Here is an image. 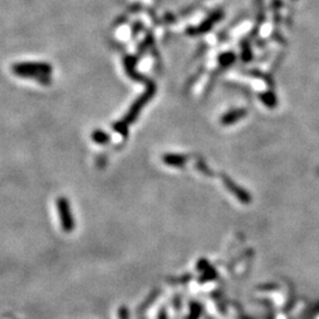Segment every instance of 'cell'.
Instances as JSON below:
<instances>
[{
	"label": "cell",
	"instance_id": "1",
	"mask_svg": "<svg viewBox=\"0 0 319 319\" xmlns=\"http://www.w3.org/2000/svg\"><path fill=\"white\" fill-rule=\"evenodd\" d=\"M12 71L17 76L24 78H33L41 84L51 83L52 68L47 63L39 61H25V63L15 64Z\"/></svg>",
	"mask_w": 319,
	"mask_h": 319
},
{
	"label": "cell",
	"instance_id": "2",
	"mask_svg": "<svg viewBox=\"0 0 319 319\" xmlns=\"http://www.w3.org/2000/svg\"><path fill=\"white\" fill-rule=\"evenodd\" d=\"M155 91H156V86L155 84L153 83H148L147 85V90H145L143 94L141 95V96L137 99L135 102L131 104V106L129 108V110H128L127 115L124 116V119L122 120L123 122L125 123V124H131V123H134L137 120V117H139L140 113H141V110L143 109V106L147 104L148 102H149L150 100L153 99V96L155 95Z\"/></svg>",
	"mask_w": 319,
	"mask_h": 319
},
{
	"label": "cell",
	"instance_id": "3",
	"mask_svg": "<svg viewBox=\"0 0 319 319\" xmlns=\"http://www.w3.org/2000/svg\"><path fill=\"white\" fill-rule=\"evenodd\" d=\"M56 206H57L58 215H60L61 228L66 233H71L75 229V219L69 200L64 197L58 198L56 201Z\"/></svg>",
	"mask_w": 319,
	"mask_h": 319
},
{
	"label": "cell",
	"instance_id": "4",
	"mask_svg": "<svg viewBox=\"0 0 319 319\" xmlns=\"http://www.w3.org/2000/svg\"><path fill=\"white\" fill-rule=\"evenodd\" d=\"M221 179H222V182L225 184V187L227 188L232 194L236 197L240 202L242 203H250L251 202V195L248 194L246 190H243L241 187H239L238 184H236L232 181V179H229L228 176L226 175H221Z\"/></svg>",
	"mask_w": 319,
	"mask_h": 319
},
{
	"label": "cell",
	"instance_id": "5",
	"mask_svg": "<svg viewBox=\"0 0 319 319\" xmlns=\"http://www.w3.org/2000/svg\"><path fill=\"white\" fill-rule=\"evenodd\" d=\"M221 17H222V12H219V11H218V12H214L211 17H209V18H207L206 20L198 27V29L189 31V33H193V35H199V33L207 32V31H209L212 29L213 25L217 23Z\"/></svg>",
	"mask_w": 319,
	"mask_h": 319
},
{
	"label": "cell",
	"instance_id": "6",
	"mask_svg": "<svg viewBox=\"0 0 319 319\" xmlns=\"http://www.w3.org/2000/svg\"><path fill=\"white\" fill-rule=\"evenodd\" d=\"M162 161L170 167H182L187 163L188 159L187 156L179 155V154H164L162 156Z\"/></svg>",
	"mask_w": 319,
	"mask_h": 319
},
{
	"label": "cell",
	"instance_id": "7",
	"mask_svg": "<svg viewBox=\"0 0 319 319\" xmlns=\"http://www.w3.org/2000/svg\"><path fill=\"white\" fill-rule=\"evenodd\" d=\"M246 116V110L245 109H237V110H232L229 113L225 114L222 117H221V123L225 125L233 124L240 120L243 119Z\"/></svg>",
	"mask_w": 319,
	"mask_h": 319
},
{
	"label": "cell",
	"instance_id": "8",
	"mask_svg": "<svg viewBox=\"0 0 319 319\" xmlns=\"http://www.w3.org/2000/svg\"><path fill=\"white\" fill-rule=\"evenodd\" d=\"M91 139H92V141L97 144H108L109 142H110L111 137H110V135H108L105 131L97 129V130L92 131Z\"/></svg>",
	"mask_w": 319,
	"mask_h": 319
},
{
	"label": "cell",
	"instance_id": "9",
	"mask_svg": "<svg viewBox=\"0 0 319 319\" xmlns=\"http://www.w3.org/2000/svg\"><path fill=\"white\" fill-rule=\"evenodd\" d=\"M260 99H261L262 102L265 103V105H267L268 108H273V106H276L277 104V99L272 92H265V94H261L260 95Z\"/></svg>",
	"mask_w": 319,
	"mask_h": 319
},
{
	"label": "cell",
	"instance_id": "10",
	"mask_svg": "<svg viewBox=\"0 0 319 319\" xmlns=\"http://www.w3.org/2000/svg\"><path fill=\"white\" fill-rule=\"evenodd\" d=\"M113 129L117 133H120L123 137L128 136V124H125L123 121L120 122H115L113 124Z\"/></svg>",
	"mask_w": 319,
	"mask_h": 319
},
{
	"label": "cell",
	"instance_id": "11",
	"mask_svg": "<svg viewBox=\"0 0 319 319\" xmlns=\"http://www.w3.org/2000/svg\"><path fill=\"white\" fill-rule=\"evenodd\" d=\"M201 315V306L197 303H194L190 307V315L187 319H199Z\"/></svg>",
	"mask_w": 319,
	"mask_h": 319
},
{
	"label": "cell",
	"instance_id": "12",
	"mask_svg": "<svg viewBox=\"0 0 319 319\" xmlns=\"http://www.w3.org/2000/svg\"><path fill=\"white\" fill-rule=\"evenodd\" d=\"M234 60H236V56H234L232 52H228L221 56L220 63L222 64V65H229L231 63H233Z\"/></svg>",
	"mask_w": 319,
	"mask_h": 319
},
{
	"label": "cell",
	"instance_id": "13",
	"mask_svg": "<svg viewBox=\"0 0 319 319\" xmlns=\"http://www.w3.org/2000/svg\"><path fill=\"white\" fill-rule=\"evenodd\" d=\"M217 278V272L211 267L209 270L205 271V274L200 278V281H208V280H213V279Z\"/></svg>",
	"mask_w": 319,
	"mask_h": 319
},
{
	"label": "cell",
	"instance_id": "14",
	"mask_svg": "<svg viewBox=\"0 0 319 319\" xmlns=\"http://www.w3.org/2000/svg\"><path fill=\"white\" fill-rule=\"evenodd\" d=\"M197 168H198L199 170H200L201 173H203V174H205V175H208V176L212 175V172L208 169V167H207L202 161H198Z\"/></svg>",
	"mask_w": 319,
	"mask_h": 319
},
{
	"label": "cell",
	"instance_id": "15",
	"mask_svg": "<svg viewBox=\"0 0 319 319\" xmlns=\"http://www.w3.org/2000/svg\"><path fill=\"white\" fill-rule=\"evenodd\" d=\"M197 268L199 271H207V270H209V268H211V265L208 264V261H207L206 259H201L200 261L198 262Z\"/></svg>",
	"mask_w": 319,
	"mask_h": 319
},
{
	"label": "cell",
	"instance_id": "16",
	"mask_svg": "<svg viewBox=\"0 0 319 319\" xmlns=\"http://www.w3.org/2000/svg\"><path fill=\"white\" fill-rule=\"evenodd\" d=\"M119 317H120V319H129V312H128L127 307H124V306L120 307Z\"/></svg>",
	"mask_w": 319,
	"mask_h": 319
},
{
	"label": "cell",
	"instance_id": "17",
	"mask_svg": "<svg viewBox=\"0 0 319 319\" xmlns=\"http://www.w3.org/2000/svg\"><path fill=\"white\" fill-rule=\"evenodd\" d=\"M159 319H167V312H166V310L162 309L161 311H160V313H159Z\"/></svg>",
	"mask_w": 319,
	"mask_h": 319
}]
</instances>
